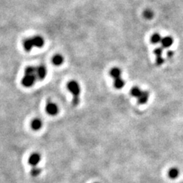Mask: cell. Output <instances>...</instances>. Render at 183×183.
Returning <instances> with one entry per match:
<instances>
[{
	"instance_id": "1",
	"label": "cell",
	"mask_w": 183,
	"mask_h": 183,
	"mask_svg": "<svg viewBox=\"0 0 183 183\" xmlns=\"http://www.w3.org/2000/svg\"><path fill=\"white\" fill-rule=\"evenodd\" d=\"M44 45V40L40 35H35L31 38H26L23 41V48L25 51L29 52L33 48H40Z\"/></svg>"
},
{
	"instance_id": "2",
	"label": "cell",
	"mask_w": 183,
	"mask_h": 183,
	"mask_svg": "<svg viewBox=\"0 0 183 183\" xmlns=\"http://www.w3.org/2000/svg\"><path fill=\"white\" fill-rule=\"evenodd\" d=\"M67 89L73 95V98L72 100L73 105V106H77L80 103V98H79V95H80L81 92L80 85H79V84L77 81L73 80L68 82Z\"/></svg>"
},
{
	"instance_id": "3",
	"label": "cell",
	"mask_w": 183,
	"mask_h": 183,
	"mask_svg": "<svg viewBox=\"0 0 183 183\" xmlns=\"http://www.w3.org/2000/svg\"><path fill=\"white\" fill-rule=\"evenodd\" d=\"M38 80L36 75H31V74H25L24 77L22 79V84L23 86L31 87L35 84V82Z\"/></svg>"
},
{
	"instance_id": "4",
	"label": "cell",
	"mask_w": 183,
	"mask_h": 183,
	"mask_svg": "<svg viewBox=\"0 0 183 183\" xmlns=\"http://www.w3.org/2000/svg\"><path fill=\"white\" fill-rule=\"evenodd\" d=\"M46 111L50 115H56L59 112V108L55 103L49 102L46 105Z\"/></svg>"
},
{
	"instance_id": "5",
	"label": "cell",
	"mask_w": 183,
	"mask_h": 183,
	"mask_svg": "<svg viewBox=\"0 0 183 183\" xmlns=\"http://www.w3.org/2000/svg\"><path fill=\"white\" fill-rule=\"evenodd\" d=\"M48 71L45 66L40 65L36 67V77L38 80H44L46 77Z\"/></svg>"
},
{
	"instance_id": "6",
	"label": "cell",
	"mask_w": 183,
	"mask_h": 183,
	"mask_svg": "<svg viewBox=\"0 0 183 183\" xmlns=\"http://www.w3.org/2000/svg\"><path fill=\"white\" fill-rule=\"evenodd\" d=\"M40 160H41V157H40V155L38 153H35L29 156L28 159V163L33 167H35L38 165V163L40 162Z\"/></svg>"
},
{
	"instance_id": "7",
	"label": "cell",
	"mask_w": 183,
	"mask_h": 183,
	"mask_svg": "<svg viewBox=\"0 0 183 183\" xmlns=\"http://www.w3.org/2000/svg\"><path fill=\"white\" fill-rule=\"evenodd\" d=\"M149 96H150V94L147 91H143L142 93L140 94V96L137 98V102H138V104L140 105H143L145 103H147L148 102Z\"/></svg>"
},
{
	"instance_id": "8",
	"label": "cell",
	"mask_w": 183,
	"mask_h": 183,
	"mask_svg": "<svg viewBox=\"0 0 183 183\" xmlns=\"http://www.w3.org/2000/svg\"><path fill=\"white\" fill-rule=\"evenodd\" d=\"M173 44V39L172 37L167 36L165 37V38H162L161 40V44L162 47L163 48H168L169 47H171Z\"/></svg>"
},
{
	"instance_id": "9",
	"label": "cell",
	"mask_w": 183,
	"mask_h": 183,
	"mask_svg": "<svg viewBox=\"0 0 183 183\" xmlns=\"http://www.w3.org/2000/svg\"><path fill=\"white\" fill-rule=\"evenodd\" d=\"M42 125H43V122L39 118H35L33 121H31V128L35 131H38L41 128Z\"/></svg>"
},
{
	"instance_id": "10",
	"label": "cell",
	"mask_w": 183,
	"mask_h": 183,
	"mask_svg": "<svg viewBox=\"0 0 183 183\" xmlns=\"http://www.w3.org/2000/svg\"><path fill=\"white\" fill-rule=\"evenodd\" d=\"M64 56L60 54H56L53 56L52 59V63L55 66H60L64 63Z\"/></svg>"
},
{
	"instance_id": "11",
	"label": "cell",
	"mask_w": 183,
	"mask_h": 183,
	"mask_svg": "<svg viewBox=\"0 0 183 183\" xmlns=\"http://www.w3.org/2000/svg\"><path fill=\"white\" fill-rule=\"evenodd\" d=\"M109 74L114 79L120 78L121 76V70L119 69V68H117V67L112 68V69L110 70Z\"/></svg>"
},
{
	"instance_id": "12",
	"label": "cell",
	"mask_w": 183,
	"mask_h": 183,
	"mask_svg": "<svg viewBox=\"0 0 183 183\" xmlns=\"http://www.w3.org/2000/svg\"><path fill=\"white\" fill-rule=\"evenodd\" d=\"M124 85H125V82L121 77L114 79V86L118 89H122L124 86Z\"/></svg>"
},
{
	"instance_id": "13",
	"label": "cell",
	"mask_w": 183,
	"mask_h": 183,
	"mask_svg": "<svg viewBox=\"0 0 183 183\" xmlns=\"http://www.w3.org/2000/svg\"><path fill=\"white\" fill-rule=\"evenodd\" d=\"M141 89L139 88L138 86H134L131 90V94L133 97H135V98H138L140 95V94L142 93Z\"/></svg>"
},
{
	"instance_id": "14",
	"label": "cell",
	"mask_w": 183,
	"mask_h": 183,
	"mask_svg": "<svg viewBox=\"0 0 183 183\" xmlns=\"http://www.w3.org/2000/svg\"><path fill=\"white\" fill-rule=\"evenodd\" d=\"M179 175V170L177 168H172L169 169V176L171 179H175L176 178H178Z\"/></svg>"
},
{
	"instance_id": "15",
	"label": "cell",
	"mask_w": 183,
	"mask_h": 183,
	"mask_svg": "<svg viewBox=\"0 0 183 183\" xmlns=\"http://www.w3.org/2000/svg\"><path fill=\"white\" fill-rule=\"evenodd\" d=\"M161 40H162V38L161 36H160L159 34H153V35L151 36V38H150V41H151L152 44H159V43H161Z\"/></svg>"
},
{
	"instance_id": "16",
	"label": "cell",
	"mask_w": 183,
	"mask_h": 183,
	"mask_svg": "<svg viewBox=\"0 0 183 183\" xmlns=\"http://www.w3.org/2000/svg\"><path fill=\"white\" fill-rule=\"evenodd\" d=\"M143 17L147 19H151L153 17V11L150 9H146L143 12Z\"/></svg>"
},
{
	"instance_id": "17",
	"label": "cell",
	"mask_w": 183,
	"mask_h": 183,
	"mask_svg": "<svg viewBox=\"0 0 183 183\" xmlns=\"http://www.w3.org/2000/svg\"><path fill=\"white\" fill-rule=\"evenodd\" d=\"M40 172H41V169L35 166V167H32L30 173L32 176H38L40 173Z\"/></svg>"
},
{
	"instance_id": "18",
	"label": "cell",
	"mask_w": 183,
	"mask_h": 183,
	"mask_svg": "<svg viewBox=\"0 0 183 183\" xmlns=\"http://www.w3.org/2000/svg\"><path fill=\"white\" fill-rule=\"evenodd\" d=\"M154 53L156 54V57H160L162 56V53H163V48H156L154 50Z\"/></svg>"
},
{
	"instance_id": "19",
	"label": "cell",
	"mask_w": 183,
	"mask_h": 183,
	"mask_svg": "<svg viewBox=\"0 0 183 183\" xmlns=\"http://www.w3.org/2000/svg\"><path fill=\"white\" fill-rule=\"evenodd\" d=\"M164 63V59H163L162 56H160V57H156V64L157 65H161Z\"/></svg>"
},
{
	"instance_id": "20",
	"label": "cell",
	"mask_w": 183,
	"mask_h": 183,
	"mask_svg": "<svg viewBox=\"0 0 183 183\" xmlns=\"http://www.w3.org/2000/svg\"><path fill=\"white\" fill-rule=\"evenodd\" d=\"M173 56V51H168V52H167V56H168V57L170 58V57H172V56Z\"/></svg>"
}]
</instances>
